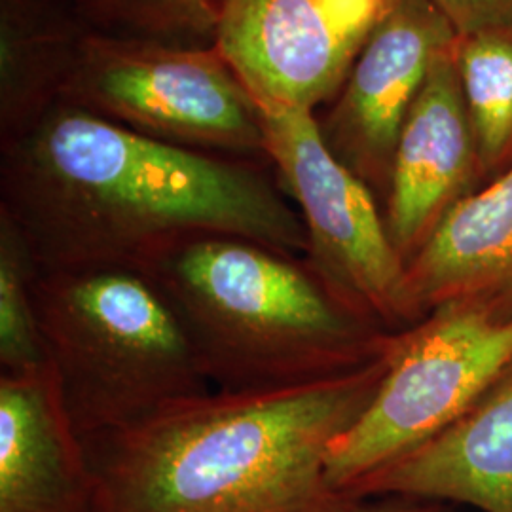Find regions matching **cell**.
<instances>
[{"label": "cell", "instance_id": "1", "mask_svg": "<svg viewBox=\"0 0 512 512\" xmlns=\"http://www.w3.org/2000/svg\"><path fill=\"white\" fill-rule=\"evenodd\" d=\"M0 184V213L38 274H141L205 236L308 253L300 213L262 167L165 143L74 103L40 110L10 135Z\"/></svg>", "mask_w": 512, "mask_h": 512}, {"label": "cell", "instance_id": "2", "mask_svg": "<svg viewBox=\"0 0 512 512\" xmlns=\"http://www.w3.org/2000/svg\"><path fill=\"white\" fill-rule=\"evenodd\" d=\"M401 334L348 374L264 391L213 389L86 440L92 512L357 511L361 501L330 482V444L376 397Z\"/></svg>", "mask_w": 512, "mask_h": 512}, {"label": "cell", "instance_id": "3", "mask_svg": "<svg viewBox=\"0 0 512 512\" xmlns=\"http://www.w3.org/2000/svg\"><path fill=\"white\" fill-rule=\"evenodd\" d=\"M177 317L203 376L219 391H264L348 374L399 334L342 304L302 256L205 236L141 274Z\"/></svg>", "mask_w": 512, "mask_h": 512}, {"label": "cell", "instance_id": "4", "mask_svg": "<svg viewBox=\"0 0 512 512\" xmlns=\"http://www.w3.org/2000/svg\"><path fill=\"white\" fill-rule=\"evenodd\" d=\"M46 361L82 440L213 391L177 317L143 275L37 274Z\"/></svg>", "mask_w": 512, "mask_h": 512}, {"label": "cell", "instance_id": "5", "mask_svg": "<svg viewBox=\"0 0 512 512\" xmlns=\"http://www.w3.org/2000/svg\"><path fill=\"white\" fill-rule=\"evenodd\" d=\"M63 88L74 105L165 143L266 156L260 109L215 46L92 33L71 55Z\"/></svg>", "mask_w": 512, "mask_h": 512}, {"label": "cell", "instance_id": "6", "mask_svg": "<svg viewBox=\"0 0 512 512\" xmlns=\"http://www.w3.org/2000/svg\"><path fill=\"white\" fill-rule=\"evenodd\" d=\"M260 114L266 156L306 228L311 270L370 325L389 334L416 327L425 315L408 291L376 194L330 152L311 110Z\"/></svg>", "mask_w": 512, "mask_h": 512}, {"label": "cell", "instance_id": "7", "mask_svg": "<svg viewBox=\"0 0 512 512\" xmlns=\"http://www.w3.org/2000/svg\"><path fill=\"white\" fill-rule=\"evenodd\" d=\"M512 365V319L440 308L401 334L393 363L363 416L330 444L327 471L348 494L469 412Z\"/></svg>", "mask_w": 512, "mask_h": 512}, {"label": "cell", "instance_id": "8", "mask_svg": "<svg viewBox=\"0 0 512 512\" xmlns=\"http://www.w3.org/2000/svg\"><path fill=\"white\" fill-rule=\"evenodd\" d=\"M395 2L219 0L215 48L260 112H313L346 84Z\"/></svg>", "mask_w": 512, "mask_h": 512}, {"label": "cell", "instance_id": "9", "mask_svg": "<svg viewBox=\"0 0 512 512\" xmlns=\"http://www.w3.org/2000/svg\"><path fill=\"white\" fill-rule=\"evenodd\" d=\"M456 38L431 0H397L319 124L330 152L384 200L404 120L433 61Z\"/></svg>", "mask_w": 512, "mask_h": 512}, {"label": "cell", "instance_id": "10", "mask_svg": "<svg viewBox=\"0 0 512 512\" xmlns=\"http://www.w3.org/2000/svg\"><path fill=\"white\" fill-rule=\"evenodd\" d=\"M480 186L475 131L454 42L433 61L395 148L384 220L404 266L420 253L444 217Z\"/></svg>", "mask_w": 512, "mask_h": 512}, {"label": "cell", "instance_id": "11", "mask_svg": "<svg viewBox=\"0 0 512 512\" xmlns=\"http://www.w3.org/2000/svg\"><path fill=\"white\" fill-rule=\"evenodd\" d=\"M84 440L52 366L0 372V512H92Z\"/></svg>", "mask_w": 512, "mask_h": 512}, {"label": "cell", "instance_id": "12", "mask_svg": "<svg viewBox=\"0 0 512 512\" xmlns=\"http://www.w3.org/2000/svg\"><path fill=\"white\" fill-rule=\"evenodd\" d=\"M348 494L359 501L408 497L512 512V365L456 423Z\"/></svg>", "mask_w": 512, "mask_h": 512}, {"label": "cell", "instance_id": "13", "mask_svg": "<svg viewBox=\"0 0 512 512\" xmlns=\"http://www.w3.org/2000/svg\"><path fill=\"white\" fill-rule=\"evenodd\" d=\"M408 291L427 317L440 308L512 319V165L444 217L406 264Z\"/></svg>", "mask_w": 512, "mask_h": 512}, {"label": "cell", "instance_id": "14", "mask_svg": "<svg viewBox=\"0 0 512 512\" xmlns=\"http://www.w3.org/2000/svg\"><path fill=\"white\" fill-rule=\"evenodd\" d=\"M456 63L484 186L512 165V27L456 38Z\"/></svg>", "mask_w": 512, "mask_h": 512}, {"label": "cell", "instance_id": "15", "mask_svg": "<svg viewBox=\"0 0 512 512\" xmlns=\"http://www.w3.org/2000/svg\"><path fill=\"white\" fill-rule=\"evenodd\" d=\"M95 35L205 48L215 44L219 0H74Z\"/></svg>", "mask_w": 512, "mask_h": 512}, {"label": "cell", "instance_id": "16", "mask_svg": "<svg viewBox=\"0 0 512 512\" xmlns=\"http://www.w3.org/2000/svg\"><path fill=\"white\" fill-rule=\"evenodd\" d=\"M37 266L14 222L0 213V372L46 365L35 306Z\"/></svg>", "mask_w": 512, "mask_h": 512}, {"label": "cell", "instance_id": "17", "mask_svg": "<svg viewBox=\"0 0 512 512\" xmlns=\"http://www.w3.org/2000/svg\"><path fill=\"white\" fill-rule=\"evenodd\" d=\"M456 37L512 27V0H431Z\"/></svg>", "mask_w": 512, "mask_h": 512}, {"label": "cell", "instance_id": "18", "mask_svg": "<svg viewBox=\"0 0 512 512\" xmlns=\"http://www.w3.org/2000/svg\"><path fill=\"white\" fill-rule=\"evenodd\" d=\"M382 503H370L368 499L361 501L355 512H459L448 507V503L439 501H423L408 497H380Z\"/></svg>", "mask_w": 512, "mask_h": 512}]
</instances>
